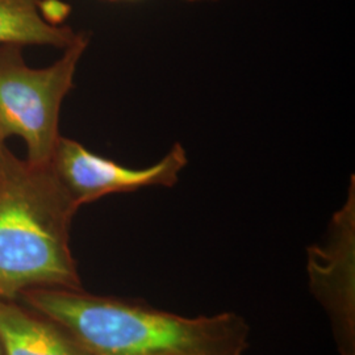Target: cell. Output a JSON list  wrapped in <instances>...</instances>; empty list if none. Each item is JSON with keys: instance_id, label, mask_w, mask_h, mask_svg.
Returning <instances> with one entry per match:
<instances>
[{"instance_id": "cell-3", "label": "cell", "mask_w": 355, "mask_h": 355, "mask_svg": "<svg viewBox=\"0 0 355 355\" xmlns=\"http://www.w3.org/2000/svg\"><path fill=\"white\" fill-rule=\"evenodd\" d=\"M89 41L80 32L62 57L44 69L29 67L21 46L0 45V145L12 136L20 137L28 162L51 165L61 139V107L74 87L76 67Z\"/></svg>"}, {"instance_id": "cell-8", "label": "cell", "mask_w": 355, "mask_h": 355, "mask_svg": "<svg viewBox=\"0 0 355 355\" xmlns=\"http://www.w3.org/2000/svg\"><path fill=\"white\" fill-rule=\"evenodd\" d=\"M38 11L51 26H62L70 12V6L61 0H40Z\"/></svg>"}, {"instance_id": "cell-10", "label": "cell", "mask_w": 355, "mask_h": 355, "mask_svg": "<svg viewBox=\"0 0 355 355\" xmlns=\"http://www.w3.org/2000/svg\"><path fill=\"white\" fill-rule=\"evenodd\" d=\"M108 1H120V0H108Z\"/></svg>"}, {"instance_id": "cell-7", "label": "cell", "mask_w": 355, "mask_h": 355, "mask_svg": "<svg viewBox=\"0 0 355 355\" xmlns=\"http://www.w3.org/2000/svg\"><path fill=\"white\" fill-rule=\"evenodd\" d=\"M38 3L40 0H0V45H40L64 51L76 42L80 32L45 21Z\"/></svg>"}, {"instance_id": "cell-2", "label": "cell", "mask_w": 355, "mask_h": 355, "mask_svg": "<svg viewBox=\"0 0 355 355\" xmlns=\"http://www.w3.org/2000/svg\"><path fill=\"white\" fill-rule=\"evenodd\" d=\"M78 209L51 165L0 145V299L32 288L82 290L70 248Z\"/></svg>"}, {"instance_id": "cell-4", "label": "cell", "mask_w": 355, "mask_h": 355, "mask_svg": "<svg viewBox=\"0 0 355 355\" xmlns=\"http://www.w3.org/2000/svg\"><path fill=\"white\" fill-rule=\"evenodd\" d=\"M309 290L329 318L340 355H355V180L325 241L306 250Z\"/></svg>"}, {"instance_id": "cell-1", "label": "cell", "mask_w": 355, "mask_h": 355, "mask_svg": "<svg viewBox=\"0 0 355 355\" xmlns=\"http://www.w3.org/2000/svg\"><path fill=\"white\" fill-rule=\"evenodd\" d=\"M86 355H245L249 325L234 312L184 318L83 290L32 288L17 297Z\"/></svg>"}, {"instance_id": "cell-11", "label": "cell", "mask_w": 355, "mask_h": 355, "mask_svg": "<svg viewBox=\"0 0 355 355\" xmlns=\"http://www.w3.org/2000/svg\"><path fill=\"white\" fill-rule=\"evenodd\" d=\"M0 355H3V352H1V347H0Z\"/></svg>"}, {"instance_id": "cell-9", "label": "cell", "mask_w": 355, "mask_h": 355, "mask_svg": "<svg viewBox=\"0 0 355 355\" xmlns=\"http://www.w3.org/2000/svg\"><path fill=\"white\" fill-rule=\"evenodd\" d=\"M186 1H190V3H199V1H215V0H186Z\"/></svg>"}, {"instance_id": "cell-5", "label": "cell", "mask_w": 355, "mask_h": 355, "mask_svg": "<svg viewBox=\"0 0 355 355\" xmlns=\"http://www.w3.org/2000/svg\"><path fill=\"white\" fill-rule=\"evenodd\" d=\"M187 164V153L179 142L155 165L132 168L101 157L64 136L51 161L53 171L78 207L112 193L146 187H173Z\"/></svg>"}, {"instance_id": "cell-6", "label": "cell", "mask_w": 355, "mask_h": 355, "mask_svg": "<svg viewBox=\"0 0 355 355\" xmlns=\"http://www.w3.org/2000/svg\"><path fill=\"white\" fill-rule=\"evenodd\" d=\"M0 347L3 355H86L49 318L16 300L0 299Z\"/></svg>"}]
</instances>
